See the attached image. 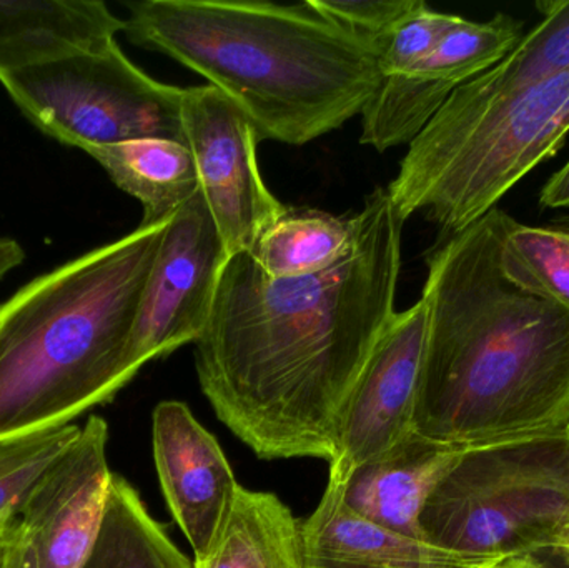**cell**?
<instances>
[{
    "instance_id": "6da1fadb",
    "label": "cell",
    "mask_w": 569,
    "mask_h": 568,
    "mask_svg": "<svg viewBox=\"0 0 569 568\" xmlns=\"http://www.w3.org/2000/svg\"><path fill=\"white\" fill-rule=\"evenodd\" d=\"M405 220L385 187L353 216L350 249L323 272L267 276L230 256L196 342L200 389L260 459L333 460L341 410L395 313Z\"/></svg>"
},
{
    "instance_id": "7a4b0ae2",
    "label": "cell",
    "mask_w": 569,
    "mask_h": 568,
    "mask_svg": "<svg viewBox=\"0 0 569 568\" xmlns=\"http://www.w3.org/2000/svg\"><path fill=\"white\" fill-rule=\"evenodd\" d=\"M493 209L427 256L415 432L458 449L569 429V310L515 286Z\"/></svg>"
},
{
    "instance_id": "3957f363",
    "label": "cell",
    "mask_w": 569,
    "mask_h": 568,
    "mask_svg": "<svg viewBox=\"0 0 569 568\" xmlns=\"http://www.w3.org/2000/svg\"><path fill=\"white\" fill-rule=\"evenodd\" d=\"M123 32L200 73L259 140L305 146L360 116L380 86L377 50L311 9L237 0L127 3Z\"/></svg>"
},
{
    "instance_id": "277c9868",
    "label": "cell",
    "mask_w": 569,
    "mask_h": 568,
    "mask_svg": "<svg viewBox=\"0 0 569 568\" xmlns=\"http://www.w3.org/2000/svg\"><path fill=\"white\" fill-rule=\"evenodd\" d=\"M169 220L140 223L0 306V439L70 423L129 383L127 349Z\"/></svg>"
},
{
    "instance_id": "5b68a950",
    "label": "cell",
    "mask_w": 569,
    "mask_h": 568,
    "mask_svg": "<svg viewBox=\"0 0 569 568\" xmlns=\"http://www.w3.org/2000/svg\"><path fill=\"white\" fill-rule=\"evenodd\" d=\"M568 133L569 72L490 99L457 89L408 146L387 190L405 222L421 212L451 236L497 209Z\"/></svg>"
},
{
    "instance_id": "8992f818",
    "label": "cell",
    "mask_w": 569,
    "mask_h": 568,
    "mask_svg": "<svg viewBox=\"0 0 569 568\" xmlns=\"http://www.w3.org/2000/svg\"><path fill=\"white\" fill-rule=\"evenodd\" d=\"M569 524V429L473 447L438 484L421 540L463 556L555 552Z\"/></svg>"
},
{
    "instance_id": "52a82bcc",
    "label": "cell",
    "mask_w": 569,
    "mask_h": 568,
    "mask_svg": "<svg viewBox=\"0 0 569 568\" xmlns=\"http://www.w3.org/2000/svg\"><path fill=\"white\" fill-rule=\"evenodd\" d=\"M20 112L70 147L163 139L187 146L183 89L159 82L127 59L119 43L27 69L0 72Z\"/></svg>"
},
{
    "instance_id": "ba28073f",
    "label": "cell",
    "mask_w": 569,
    "mask_h": 568,
    "mask_svg": "<svg viewBox=\"0 0 569 568\" xmlns=\"http://www.w3.org/2000/svg\"><path fill=\"white\" fill-rule=\"evenodd\" d=\"M229 259L199 190L167 223L127 349L129 382L150 360L202 337Z\"/></svg>"
},
{
    "instance_id": "9c48e42d",
    "label": "cell",
    "mask_w": 569,
    "mask_h": 568,
    "mask_svg": "<svg viewBox=\"0 0 569 568\" xmlns=\"http://www.w3.org/2000/svg\"><path fill=\"white\" fill-rule=\"evenodd\" d=\"M182 123L200 192L227 252H252L288 210L260 176L252 122L222 90L207 83L183 89Z\"/></svg>"
},
{
    "instance_id": "30bf717a",
    "label": "cell",
    "mask_w": 569,
    "mask_h": 568,
    "mask_svg": "<svg viewBox=\"0 0 569 568\" xmlns=\"http://www.w3.org/2000/svg\"><path fill=\"white\" fill-rule=\"evenodd\" d=\"M523 36V22L510 13L498 12L487 22L460 17L423 62L381 79L361 110L360 142L378 152L410 146L458 87L501 62Z\"/></svg>"
},
{
    "instance_id": "8fae6325",
    "label": "cell",
    "mask_w": 569,
    "mask_h": 568,
    "mask_svg": "<svg viewBox=\"0 0 569 568\" xmlns=\"http://www.w3.org/2000/svg\"><path fill=\"white\" fill-rule=\"evenodd\" d=\"M425 333L423 299L395 313L341 410L328 482L343 486L358 467L415 432Z\"/></svg>"
},
{
    "instance_id": "7c38bea8",
    "label": "cell",
    "mask_w": 569,
    "mask_h": 568,
    "mask_svg": "<svg viewBox=\"0 0 569 568\" xmlns=\"http://www.w3.org/2000/svg\"><path fill=\"white\" fill-rule=\"evenodd\" d=\"M107 442L106 420L90 417L23 500L17 519L37 568H80L96 546L113 480Z\"/></svg>"
},
{
    "instance_id": "4fadbf2b",
    "label": "cell",
    "mask_w": 569,
    "mask_h": 568,
    "mask_svg": "<svg viewBox=\"0 0 569 568\" xmlns=\"http://www.w3.org/2000/svg\"><path fill=\"white\" fill-rule=\"evenodd\" d=\"M153 459L167 506L193 550V564L212 552L236 499L232 467L216 437L189 407L160 402L152 417Z\"/></svg>"
},
{
    "instance_id": "5bb4252c",
    "label": "cell",
    "mask_w": 569,
    "mask_h": 568,
    "mask_svg": "<svg viewBox=\"0 0 569 568\" xmlns=\"http://www.w3.org/2000/svg\"><path fill=\"white\" fill-rule=\"evenodd\" d=\"M465 450L413 432L351 474L341 486L345 506L381 529L421 540V512Z\"/></svg>"
},
{
    "instance_id": "9a60e30c",
    "label": "cell",
    "mask_w": 569,
    "mask_h": 568,
    "mask_svg": "<svg viewBox=\"0 0 569 568\" xmlns=\"http://www.w3.org/2000/svg\"><path fill=\"white\" fill-rule=\"evenodd\" d=\"M303 568H478L487 557L463 556L381 529L351 512L338 484L301 520Z\"/></svg>"
},
{
    "instance_id": "2e32d148",
    "label": "cell",
    "mask_w": 569,
    "mask_h": 568,
    "mask_svg": "<svg viewBox=\"0 0 569 568\" xmlns=\"http://www.w3.org/2000/svg\"><path fill=\"white\" fill-rule=\"evenodd\" d=\"M123 29L99 0H0V72L102 49Z\"/></svg>"
},
{
    "instance_id": "e0dca14e",
    "label": "cell",
    "mask_w": 569,
    "mask_h": 568,
    "mask_svg": "<svg viewBox=\"0 0 569 568\" xmlns=\"http://www.w3.org/2000/svg\"><path fill=\"white\" fill-rule=\"evenodd\" d=\"M86 152L120 190L142 203V226L167 222L200 190L192 152L173 140H132Z\"/></svg>"
},
{
    "instance_id": "ac0fdd59",
    "label": "cell",
    "mask_w": 569,
    "mask_h": 568,
    "mask_svg": "<svg viewBox=\"0 0 569 568\" xmlns=\"http://www.w3.org/2000/svg\"><path fill=\"white\" fill-rule=\"evenodd\" d=\"M196 568H303L301 520L269 492L240 486L226 526Z\"/></svg>"
},
{
    "instance_id": "d6986e66",
    "label": "cell",
    "mask_w": 569,
    "mask_h": 568,
    "mask_svg": "<svg viewBox=\"0 0 569 568\" xmlns=\"http://www.w3.org/2000/svg\"><path fill=\"white\" fill-rule=\"evenodd\" d=\"M353 236V216L290 209L257 240L250 256L272 279L323 272L343 259Z\"/></svg>"
},
{
    "instance_id": "ffe728a7",
    "label": "cell",
    "mask_w": 569,
    "mask_h": 568,
    "mask_svg": "<svg viewBox=\"0 0 569 568\" xmlns=\"http://www.w3.org/2000/svg\"><path fill=\"white\" fill-rule=\"evenodd\" d=\"M80 568H196L150 516L139 492L113 474L96 546Z\"/></svg>"
},
{
    "instance_id": "44dd1931",
    "label": "cell",
    "mask_w": 569,
    "mask_h": 568,
    "mask_svg": "<svg viewBox=\"0 0 569 568\" xmlns=\"http://www.w3.org/2000/svg\"><path fill=\"white\" fill-rule=\"evenodd\" d=\"M537 9L543 20L501 62L458 89L490 99L569 72V0H540Z\"/></svg>"
},
{
    "instance_id": "7402d4cb",
    "label": "cell",
    "mask_w": 569,
    "mask_h": 568,
    "mask_svg": "<svg viewBox=\"0 0 569 568\" xmlns=\"http://www.w3.org/2000/svg\"><path fill=\"white\" fill-rule=\"evenodd\" d=\"M505 276L527 292L569 310V233L508 217L500 246Z\"/></svg>"
},
{
    "instance_id": "603a6c76",
    "label": "cell",
    "mask_w": 569,
    "mask_h": 568,
    "mask_svg": "<svg viewBox=\"0 0 569 568\" xmlns=\"http://www.w3.org/2000/svg\"><path fill=\"white\" fill-rule=\"evenodd\" d=\"M82 427L60 423L0 439V524L16 519L37 480L69 449Z\"/></svg>"
},
{
    "instance_id": "cb8c5ba5",
    "label": "cell",
    "mask_w": 569,
    "mask_h": 568,
    "mask_svg": "<svg viewBox=\"0 0 569 568\" xmlns=\"http://www.w3.org/2000/svg\"><path fill=\"white\" fill-rule=\"evenodd\" d=\"M460 16L437 12L425 3L403 20L378 47L381 76H401L423 62L443 37L453 29Z\"/></svg>"
},
{
    "instance_id": "d4e9b609",
    "label": "cell",
    "mask_w": 569,
    "mask_h": 568,
    "mask_svg": "<svg viewBox=\"0 0 569 568\" xmlns=\"http://www.w3.org/2000/svg\"><path fill=\"white\" fill-rule=\"evenodd\" d=\"M311 9L377 50L380 43L411 13L425 6L423 0H307Z\"/></svg>"
},
{
    "instance_id": "484cf974",
    "label": "cell",
    "mask_w": 569,
    "mask_h": 568,
    "mask_svg": "<svg viewBox=\"0 0 569 568\" xmlns=\"http://www.w3.org/2000/svg\"><path fill=\"white\" fill-rule=\"evenodd\" d=\"M540 202L547 209H569V160L545 183Z\"/></svg>"
},
{
    "instance_id": "4316f807",
    "label": "cell",
    "mask_w": 569,
    "mask_h": 568,
    "mask_svg": "<svg viewBox=\"0 0 569 568\" xmlns=\"http://www.w3.org/2000/svg\"><path fill=\"white\" fill-rule=\"evenodd\" d=\"M6 568H37L32 546H30L19 519L16 520V527H13Z\"/></svg>"
},
{
    "instance_id": "83f0119b",
    "label": "cell",
    "mask_w": 569,
    "mask_h": 568,
    "mask_svg": "<svg viewBox=\"0 0 569 568\" xmlns=\"http://www.w3.org/2000/svg\"><path fill=\"white\" fill-rule=\"evenodd\" d=\"M26 260L22 246L13 239H0V279Z\"/></svg>"
},
{
    "instance_id": "f1b7e54d",
    "label": "cell",
    "mask_w": 569,
    "mask_h": 568,
    "mask_svg": "<svg viewBox=\"0 0 569 568\" xmlns=\"http://www.w3.org/2000/svg\"><path fill=\"white\" fill-rule=\"evenodd\" d=\"M478 568H550L533 556L503 557Z\"/></svg>"
},
{
    "instance_id": "f546056e",
    "label": "cell",
    "mask_w": 569,
    "mask_h": 568,
    "mask_svg": "<svg viewBox=\"0 0 569 568\" xmlns=\"http://www.w3.org/2000/svg\"><path fill=\"white\" fill-rule=\"evenodd\" d=\"M16 519L0 524V568H6L7 556H9L10 540H12Z\"/></svg>"
},
{
    "instance_id": "4dcf8cb0",
    "label": "cell",
    "mask_w": 569,
    "mask_h": 568,
    "mask_svg": "<svg viewBox=\"0 0 569 568\" xmlns=\"http://www.w3.org/2000/svg\"><path fill=\"white\" fill-rule=\"evenodd\" d=\"M553 554H557V556L563 560L565 567L569 568V524L565 532L561 534Z\"/></svg>"
},
{
    "instance_id": "1f68e13d",
    "label": "cell",
    "mask_w": 569,
    "mask_h": 568,
    "mask_svg": "<svg viewBox=\"0 0 569 568\" xmlns=\"http://www.w3.org/2000/svg\"><path fill=\"white\" fill-rule=\"evenodd\" d=\"M555 229L565 230V232L569 233V213L568 216L558 217V219L553 220Z\"/></svg>"
}]
</instances>
